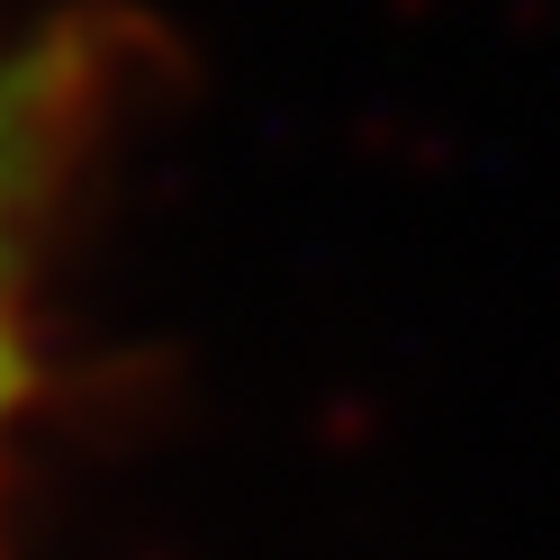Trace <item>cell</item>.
I'll use <instances>...</instances> for the list:
<instances>
[{
	"instance_id": "cell-1",
	"label": "cell",
	"mask_w": 560,
	"mask_h": 560,
	"mask_svg": "<svg viewBox=\"0 0 560 560\" xmlns=\"http://www.w3.org/2000/svg\"><path fill=\"white\" fill-rule=\"evenodd\" d=\"M19 398V145L0 127V416Z\"/></svg>"
}]
</instances>
